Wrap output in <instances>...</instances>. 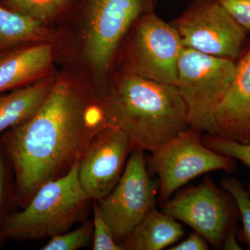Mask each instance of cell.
Masks as SVG:
<instances>
[{
    "label": "cell",
    "mask_w": 250,
    "mask_h": 250,
    "mask_svg": "<svg viewBox=\"0 0 250 250\" xmlns=\"http://www.w3.org/2000/svg\"><path fill=\"white\" fill-rule=\"evenodd\" d=\"M108 125L101 104L70 82L56 81L40 108L0 141L14 170L18 205L25 207L44 184L66 174Z\"/></svg>",
    "instance_id": "obj_1"
},
{
    "label": "cell",
    "mask_w": 250,
    "mask_h": 250,
    "mask_svg": "<svg viewBox=\"0 0 250 250\" xmlns=\"http://www.w3.org/2000/svg\"><path fill=\"white\" fill-rule=\"evenodd\" d=\"M108 125L129 138L133 147L156 152L190 127L187 106L174 85L129 73L101 104Z\"/></svg>",
    "instance_id": "obj_2"
},
{
    "label": "cell",
    "mask_w": 250,
    "mask_h": 250,
    "mask_svg": "<svg viewBox=\"0 0 250 250\" xmlns=\"http://www.w3.org/2000/svg\"><path fill=\"white\" fill-rule=\"evenodd\" d=\"M80 162L39 188L22 210L8 215L1 229L4 241L52 238L69 231L86 217L92 200L80 185Z\"/></svg>",
    "instance_id": "obj_3"
},
{
    "label": "cell",
    "mask_w": 250,
    "mask_h": 250,
    "mask_svg": "<svg viewBox=\"0 0 250 250\" xmlns=\"http://www.w3.org/2000/svg\"><path fill=\"white\" fill-rule=\"evenodd\" d=\"M236 63L184 47L176 87L183 99L192 129L215 134V113L232 83Z\"/></svg>",
    "instance_id": "obj_4"
},
{
    "label": "cell",
    "mask_w": 250,
    "mask_h": 250,
    "mask_svg": "<svg viewBox=\"0 0 250 250\" xmlns=\"http://www.w3.org/2000/svg\"><path fill=\"white\" fill-rule=\"evenodd\" d=\"M201 133L190 127L152 153L148 159V170L159 178V195L163 201H167L179 188L202 174L236 170L234 159L205 146Z\"/></svg>",
    "instance_id": "obj_5"
},
{
    "label": "cell",
    "mask_w": 250,
    "mask_h": 250,
    "mask_svg": "<svg viewBox=\"0 0 250 250\" xmlns=\"http://www.w3.org/2000/svg\"><path fill=\"white\" fill-rule=\"evenodd\" d=\"M143 152L133 148L119 182L107 196L97 201L120 244L155 207L159 193V181L151 179Z\"/></svg>",
    "instance_id": "obj_6"
},
{
    "label": "cell",
    "mask_w": 250,
    "mask_h": 250,
    "mask_svg": "<svg viewBox=\"0 0 250 250\" xmlns=\"http://www.w3.org/2000/svg\"><path fill=\"white\" fill-rule=\"evenodd\" d=\"M172 25L184 47L231 60L241 54L247 34L216 0H194Z\"/></svg>",
    "instance_id": "obj_7"
},
{
    "label": "cell",
    "mask_w": 250,
    "mask_h": 250,
    "mask_svg": "<svg viewBox=\"0 0 250 250\" xmlns=\"http://www.w3.org/2000/svg\"><path fill=\"white\" fill-rule=\"evenodd\" d=\"M231 200L228 192L207 177L197 187L167 200L162 211L191 228L215 249L221 250L229 229L236 226L238 209Z\"/></svg>",
    "instance_id": "obj_8"
},
{
    "label": "cell",
    "mask_w": 250,
    "mask_h": 250,
    "mask_svg": "<svg viewBox=\"0 0 250 250\" xmlns=\"http://www.w3.org/2000/svg\"><path fill=\"white\" fill-rule=\"evenodd\" d=\"M138 22L128 54L129 73L176 86L184 48L178 32L153 11Z\"/></svg>",
    "instance_id": "obj_9"
},
{
    "label": "cell",
    "mask_w": 250,
    "mask_h": 250,
    "mask_svg": "<svg viewBox=\"0 0 250 250\" xmlns=\"http://www.w3.org/2000/svg\"><path fill=\"white\" fill-rule=\"evenodd\" d=\"M156 0H91L85 33V53L94 68L109 66L123 37Z\"/></svg>",
    "instance_id": "obj_10"
},
{
    "label": "cell",
    "mask_w": 250,
    "mask_h": 250,
    "mask_svg": "<svg viewBox=\"0 0 250 250\" xmlns=\"http://www.w3.org/2000/svg\"><path fill=\"white\" fill-rule=\"evenodd\" d=\"M133 148L128 136L111 125L92 140L79 167L81 187L90 200L99 201L113 190Z\"/></svg>",
    "instance_id": "obj_11"
},
{
    "label": "cell",
    "mask_w": 250,
    "mask_h": 250,
    "mask_svg": "<svg viewBox=\"0 0 250 250\" xmlns=\"http://www.w3.org/2000/svg\"><path fill=\"white\" fill-rule=\"evenodd\" d=\"M215 135L250 143V47L236 64L228 93L215 113Z\"/></svg>",
    "instance_id": "obj_12"
},
{
    "label": "cell",
    "mask_w": 250,
    "mask_h": 250,
    "mask_svg": "<svg viewBox=\"0 0 250 250\" xmlns=\"http://www.w3.org/2000/svg\"><path fill=\"white\" fill-rule=\"evenodd\" d=\"M49 45L17 49L0 56V93L40 78L52 62Z\"/></svg>",
    "instance_id": "obj_13"
},
{
    "label": "cell",
    "mask_w": 250,
    "mask_h": 250,
    "mask_svg": "<svg viewBox=\"0 0 250 250\" xmlns=\"http://www.w3.org/2000/svg\"><path fill=\"white\" fill-rule=\"evenodd\" d=\"M184 234L182 224L154 207L121 245L124 250H161L173 246Z\"/></svg>",
    "instance_id": "obj_14"
},
{
    "label": "cell",
    "mask_w": 250,
    "mask_h": 250,
    "mask_svg": "<svg viewBox=\"0 0 250 250\" xmlns=\"http://www.w3.org/2000/svg\"><path fill=\"white\" fill-rule=\"evenodd\" d=\"M56 81L43 78L0 95V134L30 118L45 102Z\"/></svg>",
    "instance_id": "obj_15"
},
{
    "label": "cell",
    "mask_w": 250,
    "mask_h": 250,
    "mask_svg": "<svg viewBox=\"0 0 250 250\" xmlns=\"http://www.w3.org/2000/svg\"><path fill=\"white\" fill-rule=\"evenodd\" d=\"M41 21L0 5V47L43 38Z\"/></svg>",
    "instance_id": "obj_16"
},
{
    "label": "cell",
    "mask_w": 250,
    "mask_h": 250,
    "mask_svg": "<svg viewBox=\"0 0 250 250\" xmlns=\"http://www.w3.org/2000/svg\"><path fill=\"white\" fill-rule=\"evenodd\" d=\"M220 184L235 202L243 225L241 239L250 250V195L243 184L233 177H226Z\"/></svg>",
    "instance_id": "obj_17"
},
{
    "label": "cell",
    "mask_w": 250,
    "mask_h": 250,
    "mask_svg": "<svg viewBox=\"0 0 250 250\" xmlns=\"http://www.w3.org/2000/svg\"><path fill=\"white\" fill-rule=\"evenodd\" d=\"M202 139L205 146L214 152L239 161L243 165L250 167V143L236 142L215 134H207ZM247 191L250 195V184H248Z\"/></svg>",
    "instance_id": "obj_18"
},
{
    "label": "cell",
    "mask_w": 250,
    "mask_h": 250,
    "mask_svg": "<svg viewBox=\"0 0 250 250\" xmlns=\"http://www.w3.org/2000/svg\"><path fill=\"white\" fill-rule=\"evenodd\" d=\"M93 225L90 221L85 222L74 231L56 235L42 250H77L85 248L93 240Z\"/></svg>",
    "instance_id": "obj_19"
},
{
    "label": "cell",
    "mask_w": 250,
    "mask_h": 250,
    "mask_svg": "<svg viewBox=\"0 0 250 250\" xmlns=\"http://www.w3.org/2000/svg\"><path fill=\"white\" fill-rule=\"evenodd\" d=\"M68 0H6L9 9L41 22L51 17Z\"/></svg>",
    "instance_id": "obj_20"
},
{
    "label": "cell",
    "mask_w": 250,
    "mask_h": 250,
    "mask_svg": "<svg viewBox=\"0 0 250 250\" xmlns=\"http://www.w3.org/2000/svg\"><path fill=\"white\" fill-rule=\"evenodd\" d=\"M93 250H124L105 221L98 202L93 201Z\"/></svg>",
    "instance_id": "obj_21"
},
{
    "label": "cell",
    "mask_w": 250,
    "mask_h": 250,
    "mask_svg": "<svg viewBox=\"0 0 250 250\" xmlns=\"http://www.w3.org/2000/svg\"><path fill=\"white\" fill-rule=\"evenodd\" d=\"M246 31H250V0H216Z\"/></svg>",
    "instance_id": "obj_22"
},
{
    "label": "cell",
    "mask_w": 250,
    "mask_h": 250,
    "mask_svg": "<svg viewBox=\"0 0 250 250\" xmlns=\"http://www.w3.org/2000/svg\"><path fill=\"white\" fill-rule=\"evenodd\" d=\"M6 156L0 144V242L4 241L1 237V229L5 219L9 214L5 213L6 203L9 195V174H8ZM10 214V213H9Z\"/></svg>",
    "instance_id": "obj_23"
},
{
    "label": "cell",
    "mask_w": 250,
    "mask_h": 250,
    "mask_svg": "<svg viewBox=\"0 0 250 250\" xmlns=\"http://www.w3.org/2000/svg\"><path fill=\"white\" fill-rule=\"evenodd\" d=\"M168 250H208L209 243L198 233H190L185 240L169 247Z\"/></svg>",
    "instance_id": "obj_24"
},
{
    "label": "cell",
    "mask_w": 250,
    "mask_h": 250,
    "mask_svg": "<svg viewBox=\"0 0 250 250\" xmlns=\"http://www.w3.org/2000/svg\"><path fill=\"white\" fill-rule=\"evenodd\" d=\"M222 250H243L236 240V226L231 227L229 229L225 240H224Z\"/></svg>",
    "instance_id": "obj_25"
}]
</instances>
